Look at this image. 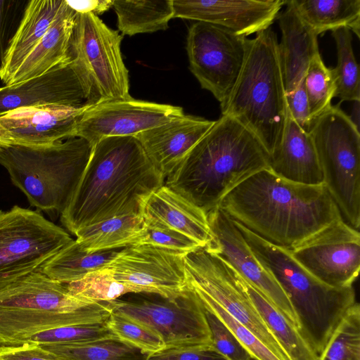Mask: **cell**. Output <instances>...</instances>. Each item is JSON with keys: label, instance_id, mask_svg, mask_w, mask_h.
Segmentation results:
<instances>
[{"label": "cell", "instance_id": "1", "mask_svg": "<svg viewBox=\"0 0 360 360\" xmlns=\"http://www.w3.org/2000/svg\"><path fill=\"white\" fill-rule=\"evenodd\" d=\"M165 184L136 136H110L93 146L86 169L60 221L71 233L124 215L141 214Z\"/></svg>", "mask_w": 360, "mask_h": 360}, {"label": "cell", "instance_id": "2", "mask_svg": "<svg viewBox=\"0 0 360 360\" xmlns=\"http://www.w3.org/2000/svg\"><path fill=\"white\" fill-rule=\"evenodd\" d=\"M219 207L259 237L287 249L342 219L323 184L295 183L270 169L240 183Z\"/></svg>", "mask_w": 360, "mask_h": 360}, {"label": "cell", "instance_id": "3", "mask_svg": "<svg viewBox=\"0 0 360 360\" xmlns=\"http://www.w3.org/2000/svg\"><path fill=\"white\" fill-rule=\"evenodd\" d=\"M263 169H269V155L258 139L236 120L221 115L164 185L207 214L235 187Z\"/></svg>", "mask_w": 360, "mask_h": 360}, {"label": "cell", "instance_id": "4", "mask_svg": "<svg viewBox=\"0 0 360 360\" xmlns=\"http://www.w3.org/2000/svg\"><path fill=\"white\" fill-rule=\"evenodd\" d=\"M278 44L270 27L247 39L240 72L220 105L221 115L252 132L269 157L281 142L288 114Z\"/></svg>", "mask_w": 360, "mask_h": 360}, {"label": "cell", "instance_id": "5", "mask_svg": "<svg viewBox=\"0 0 360 360\" xmlns=\"http://www.w3.org/2000/svg\"><path fill=\"white\" fill-rule=\"evenodd\" d=\"M111 313L108 302L77 298L37 271L0 289V347L22 345L48 329L103 323Z\"/></svg>", "mask_w": 360, "mask_h": 360}, {"label": "cell", "instance_id": "6", "mask_svg": "<svg viewBox=\"0 0 360 360\" xmlns=\"http://www.w3.org/2000/svg\"><path fill=\"white\" fill-rule=\"evenodd\" d=\"M233 221L259 262L288 296L298 319L299 333L319 356L345 314L356 302L353 287L333 288L322 283L286 248Z\"/></svg>", "mask_w": 360, "mask_h": 360}, {"label": "cell", "instance_id": "7", "mask_svg": "<svg viewBox=\"0 0 360 360\" xmlns=\"http://www.w3.org/2000/svg\"><path fill=\"white\" fill-rule=\"evenodd\" d=\"M92 148L80 137L42 146L3 145L0 164L32 206L57 217L69 205Z\"/></svg>", "mask_w": 360, "mask_h": 360}, {"label": "cell", "instance_id": "8", "mask_svg": "<svg viewBox=\"0 0 360 360\" xmlns=\"http://www.w3.org/2000/svg\"><path fill=\"white\" fill-rule=\"evenodd\" d=\"M323 175V184L342 219L360 226L359 129L339 105L316 117L309 131Z\"/></svg>", "mask_w": 360, "mask_h": 360}, {"label": "cell", "instance_id": "9", "mask_svg": "<svg viewBox=\"0 0 360 360\" xmlns=\"http://www.w3.org/2000/svg\"><path fill=\"white\" fill-rule=\"evenodd\" d=\"M72 240L39 211L0 210V289L39 271Z\"/></svg>", "mask_w": 360, "mask_h": 360}, {"label": "cell", "instance_id": "10", "mask_svg": "<svg viewBox=\"0 0 360 360\" xmlns=\"http://www.w3.org/2000/svg\"><path fill=\"white\" fill-rule=\"evenodd\" d=\"M127 295L126 299L120 297L108 302L112 311L156 332L165 349L212 345L205 308L189 285L175 298L145 292Z\"/></svg>", "mask_w": 360, "mask_h": 360}, {"label": "cell", "instance_id": "11", "mask_svg": "<svg viewBox=\"0 0 360 360\" xmlns=\"http://www.w3.org/2000/svg\"><path fill=\"white\" fill-rule=\"evenodd\" d=\"M122 35L91 13H77L71 41V56L90 88L93 105L126 99L129 75L121 53Z\"/></svg>", "mask_w": 360, "mask_h": 360}, {"label": "cell", "instance_id": "12", "mask_svg": "<svg viewBox=\"0 0 360 360\" xmlns=\"http://www.w3.org/2000/svg\"><path fill=\"white\" fill-rule=\"evenodd\" d=\"M184 260L188 285L206 293L281 360H290L249 298L236 271L203 247L187 253Z\"/></svg>", "mask_w": 360, "mask_h": 360}, {"label": "cell", "instance_id": "13", "mask_svg": "<svg viewBox=\"0 0 360 360\" xmlns=\"http://www.w3.org/2000/svg\"><path fill=\"white\" fill-rule=\"evenodd\" d=\"M247 37L204 22L188 28L186 51L189 69L201 87L223 105L240 72Z\"/></svg>", "mask_w": 360, "mask_h": 360}, {"label": "cell", "instance_id": "14", "mask_svg": "<svg viewBox=\"0 0 360 360\" xmlns=\"http://www.w3.org/2000/svg\"><path fill=\"white\" fill-rule=\"evenodd\" d=\"M186 254L146 244L124 248L98 270L129 293H154L175 298L188 288Z\"/></svg>", "mask_w": 360, "mask_h": 360}, {"label": "cell", "instance_id": "15", "mask_svg": "<svg viewBox=\"0 0 360 360\" xmlns=\"http://www.w3.org/2000/svg\"><path fill=\"white\" fill-rule=\"evenodd\" d=\"M287 250L302 266L329 286L352 287L359 275L360 234L343 219Z\"/></svg>", "mask_w": 360, "mask_h": 360}, {"label": "cell", "instance_id": "16", "mask_svg": "<svg viewBox=\"0 0 360 360\" xmlns=\"http://www.w3.org/2000/svg\"><path fill=\"white\" fill-rule=\"evenodd\" d=\"M207 218L212 238L203 248L226 262L297 329L298 319L288 296L255 257L233 220L219 207Z\"/></svg>", "mask_w": 360, "mask_h": 360}, {"label": "cell", "instance_id": "17", "mask_svg": "<svg viewBox=\"0 0 360 360\" xmlns=\"http://www.w3.org/2000/svg\"><path fill=\"white\" fill-rule=\"evenodd\" d=\"M182 108L131 97L110 100L89 105L82 114L75 137L92 146L110 136H135L184 115Z\"/></svg>", "mask_w": 360, "mask_h": 360}, {"label": "cell", "instance_id": "18", "mask_svg": "<svg viewBox=\"0 0 360 360\" xmlns=\"http://www.w3.org/2000/svg\"><path fill=\"white\" fill-rule=\"evenodd\" d=\"M46 105H93L90 88L73 59L40 76L0 87V115L20 108Z\"/></svg>", "mask_w": 360, "mask_h": 360}, {"label": "cell", "instance_id": "19", "mask_svg": "<svg viewBox=\"0 0 360 360\" xmlns=\"http://www.w3.org/2000/svg\"><path fill=\"white\" fill-rule=\"evenodd\" d=\"M285 0H173L174 18L220 26L238 35L270 27Z\"/></svg>", "mask_w": 360, "mask_h": 360}, {"label": "cell", "instance_id": "20", "mask_svg": "<svg viewBox=\"0 0 360 360\" xmlns=\"http://www.w3.org/2000/svg\"><path fill=\"white\" fill-rule=\"evenodd\" d=\"M89 106L46 105L20 108L0 115V124L17 144H52L75 137L77 124Z\"/></svg>", "mask_w": 360, "mask_h": 360}, {"label": "cell", "instance_id": "21", "mask_svg": "<svg viewBox=\"0 0 360 360\" xmlns=\"http://www.w3.org/2000/svg\"><path fill=\"white\" fill-rule=\"evenodd\" d=\"M214 122L184 114L135 136L151 164L165 180Z\"/></svg>", "mask_w": 360, "mask_h": 360}, {"label": "cell", "instance_id": "22", "mask_svg": "<svg viewBox=\"0 0 360 360\" xmlns=\"http://www.w3.org/2000/svg\"><path fill=\"white\" fill-rule=\"evenodd\" d=\"M278 15L282 33L278 44L285 95L292 93L304 78L311 60L320 54L317 35L300 18L290 1Z\"/></svg>", "mask_w": 360, "mask_h": 360}, {"label": "cell", "instance_id": "23", "mask_svg": "<svg viewBox=\"0 0 360 360\" xmlns=\"http://www.w3.org/2000/svg\"><path fill=\"white\" fill-rule=\"evenodd\" d=\"M269 169L276 175L295 183L323 184V175L311 138L297 124L288 110L281 142L269 157Z\"/></svg>", "mask_w": 360, "mask_h": 360}, {"label": "cell", "instance_id": "24", "mask_svg": "<svg viewBox=\"0 0 360 360\" xmlns=\"http://www.w3.org/2000/svg\"><path fill=\"white\" fill-rule=\"evenodd\" d=\"M141 215L146 221L179 232L205 247L212 240L207 214L184 197L162 185L146 200Z\"/></svg>", "mask_w": 360, "mask_h": 360}, {"label": "cell", "instance_id": "25", "mask_svg": "<svg viewBox=\"0 0 360 360\" xmlns=\"http://www.w3.org/2000/svg\"><path fill=\"white\" fill-rule=\"evenodd\" d=\"M77 14L65 0L48 31L22 61L6 86L40 76L72 60L71 41Z\"/></svg>", "mask_w": 360, "mask_h": 360}, {"label": "cell", "instance_id": "26", "mask_svg": "<svg viewBox=\"0 0 360 360\" xmlns=\"http://www.w3.org/2000/svg\"><path fill=\"white\" fill-rule=\"evenodd\" d=\"M64 3L65 0L29 1L0 70V80L5 86L48 31Z\"/></svg>", "mask_w": 360, "mask_h": 360}, {"label": "cell", "instance_id": "27", "mask_svg": "<svg viewBox=\"0 0 360 360\" xmlns=\"http://www.w3.org/2000/svg\"><path fill=\"white\" fill-rule=\"evenodd\" d=\"M300 18L318 36L347 27L359 38L360 0H290Z\"/></svg>", "mask_w": 360, "mask_h": 360}, {"label": "cell", "instance_id": "28", "mask_svg": "<svg viewBox=\"0 0 360 360\" xmlns=\"http://www.w3.org/2000/svg\"><path fill=\"white\" fill-rule=\"evenodd\" d=\"M124 248L89 251L76 240H72L46 262L39 271L53 280L68 284L82 279L109 263Z\"/></svg>", "mask_w": 360, "mask_h": 360}, {"label": "cell", "instance_id": "29", "mask_svg": "<svg viewBox=\"0 0 360 360\" xmlns=\"http://www.w3.org/2000/svg\"><path fill=\"white\" fill-rule=\"evenodd\" d=\"M145 229L141 214H129L84 227L75 236L84 249L101 251L139 244Z\"/></svg>", "mask_w": 360, "mask_h": 360}, {"label": "cell", "instance_id": "30", "mask_svg": "<svg viewBox=\"0 0 360 360\" xmlns=\"http://www.w3.org/2000/svg\"><path fill=\"white\" fill-rule=\"evenodd\" d=\"M112 7L123 35L165 30L174 18L173 0H113Z\"/></svg>", "mask_w": 360, "mask_h": 360}, {"label": "cell", "instance_id": "31", "mask_svg": "<svg viewBox=\"0 0 360 360\" xmlns=\"http://www.w3.org/2000/svg\"><path fill=\"white\" fill-rule=\"evenodd\" d=\"M240 281L249 298L290 360H318V356L298 330L257 289L241 277Z\"/></svg>", "mask_w": 360, "mask_h": 360}, {"label": "cell", "instance_id": "32", "mask_svg": "<svg viewBox=\"0 0 360 360\" xmlns=\"http://www.w3.org/2000/svg\"><path fill=\"white\" fill-rule=\"evenodd\" d=\"M39 345L60 360H148L150 356L117 338L77 344Z\"/></svg>", "mask_w": 360, "mask_h": 360}, {"label": "cell", "instance_id": "33", "mask_svg": "<svg viewBox=\"0 0 360 360\" xmlns=\"http://www.w3.org/2000/svg\"><path fill=\"white\" fill-rule=\"evenodd\" d=\"M332 36L338 56L337 65L333 68L335 96L342 101H360L359 70L353 52L352 32L347 27H341L332 31Z\"/></svg>", "mask_w": 360, "mask_h": 360}, {"label": "cell", "instance_id": "34", "mask_svg": "<svg viewBox=\"0 0 360 360\" xmlns=\"http://www.w3.org/2000/svg\"><path fill=\"white\" fill-rule=\"evenodd\" d=\"M318 360H360V307L358 302L345 314Z\"/></svg>", "mask_w": 360, "mask_h": 360}, {"label": "cell", "instance_id": "35", "mask_svg": "<svg viewBox=\"0 0 360 360\" xmlns=\"http://www.w3.org/2000/svg\"><path fill=\"white\" fill-rule=\"evenodd\" d=\"M309 113L314 121L331 107L336 86L333 68L324 64L321 54L310 62L304 76Z\"/></svg>", "mask_w": 360, "mask_h": 360}, {"label": "cell", "instance_id": "36", "mask_svg": "<svg viewBox=\"0 0 360 360\" xmlns=\"http://www.w3.org/2000/svg\"><path fill=\"white\" fill-rule=\"evenodd\" d=\"M105 325L120 341L151 355L165 349L159 334L144 325L112 311Z\"/></svg>", "mask_w": 360, "mask_h": 360}, {"label": "cell", "instance_id": "37", "mask_svg": "<svg viewBox=\"0 0 360 360\" xmlns=\"http://www.w3.org/2000/svg\"><path fill=\"white\" fill-rule=\"evenodd\" d=\"M117 338L105 323L66 326L43 330L31 336L27 342L38 345H68ZM26 343V342H25Z\"/></svg>", "mask_w": 360, "mask_h": 360}, {"label": "cell", "instance_id": "38", "mask_svg": "<svg viewBox=\"0 0 360 360\" xmlns=\"http://www.w3.org/2000/svg\"><path fill=\"white\" fill-rule=\"evenodd\" d=\"M188 285L198 295L205 308L217 314L230 328L251 357L256 360H281L266 345L248 329L231 317L206 293L198 288Z\"/></svg>", "mask_w": 360, "mask_h": 360}, {"label": "cell", "instance_id": "39", "mask_svg": "<svg viewBox=\"0 0 360 360\" xmlns=\"http://www.w3.org/2000/svg\"><path fill=\"white\" fill-rule=\"evenodd\" d=\"M205 315L212 336V349L224 360H249L251 356L225 323L205 308Z\"/></svg>", "mask_w": 360, "mask_h": 360}, {"label": "cell", "instance_id": "40", "mask_svg": "<svg viewBox=\"0 0 360 360\" xmlns=\"http://www.w3.org/2000/svg\"><path fill=\"white\" fill-rule=\"evenodd\" d=\"M146 229L139 244H146L187 254L200 246L185 235L158 223L145 220Z\"/></svg>", "mask_w": 360, "mask_h": 360}, {"label": "cell", "instance_id": "41", "mask_svg": "<svg viewBox=\"0 0 360 360\" xmlns=\"http://www.w3.org/2000/svg\"><path fill=\"white\" fill-rule=\"evenodd\" d=\"M29 1L0 0V70Z\"/></svg>", "mask_w": 360, "mask_h": 360}, {"label": "cell", "instance_id": "42", "mask_svg": "<svg viewBox=\"0 0 360 360\" xmlns=\"http://www.w3.org/2000/svg\"><path fill=\"white\" fill-rule=\"evenodd\" d=\"M148 360H224L212 345H193L162 349L149 356Z\"/></svg>", "mask_w": 360, "mask_h": 360}, {"label": "cell", "instance_id": "43", "mask_svg": "<svg viewBox=\"0 0 360 360\" xmlns=\"http://www.w3.org/2000/svg\"><path fill=\"white\" fill-rule=\"evenodd\" d=\"M289 113L297 124L309 133L313 120L310 117L309 103L304 85V78L290 94L285 95Z\"/></svg>", "mask_w": 360, "mask_h": 360}, {"label": "cell", "instance_id": "44", "mask_svg": "<svg viewBox=\"0 0 360 360\" xmlns=\"http://www.w3.org/2000/svg\"><path fill=\"white\" fill-rule=\"evenodd\" d=\"M0 360H60L36 343L0 347Z\"/></svg>", "mask_w": 360, "mask_h": 360}, {"label": "cell", "instance_id": "45", "mask_svg": "<svg viewBox=\"0 0 360 360\" xmlns=\"http://www.w3.org/2000/svg\"><path fill=\"white\" fill-rule=\"evenodd\" d=\"M113 0L68 1L67 4L77 13H91L97 15L107 11Z\"/></svg>", "mask_w": 360, "mask_h": 360}, {"label": "cell", "instance_id": "46", "mask_svg": "<svg viewBox=\"0 0 360 360\" xmlns=\"http://www.w3.org/2000/svg\"><path fill=\"white\" fill-rule=\"evenodd\" d=\"M17 144L8 132L0 124V146Z\"/></svg>", "mask_w": 360, "mask_h": 360}, {"label": "cell", "instance_id": "47", "mask_svg": "<svg viewBox=\"0 0 360 360\" xmlns=\"http://www.w3.org/2000/svg\"><path fill=\"white\" fill-rule=\"evenodd\" d=\"M359 102L360 101H354V105L352 110L351 116H349L352 122L359 129Z\"/></svg>", "mask_w": 360, "mask_h": 360}, {"label": "cell", "instance_id": "48", "mask_svg": "<svg viewBox=\"0 0 360 360\" xmlns=\"http://www.w3.org/2000/svg\"><path fill=\"white\" fill-rule=\"evenodd\" d=\"M249 360H256L254 358L251 357Z\"/></svg>", "mask_w": 360, "mask_h": 360}]
</instances>
